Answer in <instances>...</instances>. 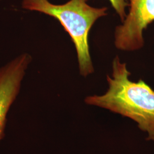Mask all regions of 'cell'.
Wrapping results in <instances>:
<instances>
[{
  "instance_id": "obj_2",
  "label": "cell",
  "mask_w": 154,
  "mask_h": 154,
  "mask_svg": "<svg viewBox=\"0 0 154 154\" xmlns=\"http://www.w3.org/2000/svg\"><path fill=\"white\" fill-rule=\"evenodd\" d=\"M87 1L70 0L62 5H55L48 0H23L22 4L25 9L44 13L61 23L75 45L79 72L83 77L94 72L89 51V32L97 20L107 14V8H94Z\"/></svg>"
},
{
  "instance_id": "obj_1",
  "label": "cell",
  "mask_w": 154,
  "mask_h": 154,
  "mask_svg": "<svg viewBox=\"0 0 154 154\" xmlns=\"http://www.w3.org/2000/svg\"><path fill=\"white\" fill-rule=\"evenodd\" d=\"M130 75L126 64L116 56L112 62V77L107 76V92L88 96L85 101L131 118L147 132V140H154V90L142 80L132 82Z\"/></svg>"
},
{
  "instance_id": "obj_5",
  "label": "cell",
  "mask_w": 154,
  "mask_h": 154,
  "mask_svg": "<svg viewBox=\"0 0 154 154\" xmlns=\"http://www.w3.org/2000/svg\"><path fill=\"white\" fill-rule=\"evenodd\" d=\"M127 1V0H109L111 5L120 17L122 22L125 20L127 16L126 9L127 6L129 5Z\"/></svg>"
},
{
  "instance_id": "obj_4",
  "label": "cell",
  "mask_w": 154,
  "mask_h": 154,
  "mask_svg": "<svg viewBox=\"0 0 154 154\" xmlns=\"http://www.w3.org/2000/svg\"><path fill=\"white\" fill-rule=\"evenodd\" d=\"M31 61L32 57L25 53L0 68V140L4 136L7 114L18 94Z\"/></svg>"
},
{
  "instance_id": "obj_3",
  "label": "cell",
  "mask_w": 154,
  "mask_h": 154,
  "mask_svg": "<svg viewBox=\"0 0 154 154\" xmlns=\"http://www.w3.org/2000/svg\"><path fill=\"white\" fill-rule=\"evenodd\" d=\"M130 11L116 26L114 43L118 49L135 51L143 48V30L154 21V0H129Z\"/></svg>"
}]
</instances>
